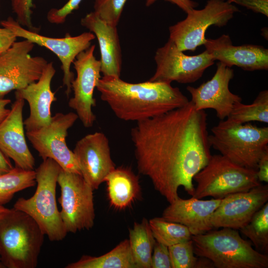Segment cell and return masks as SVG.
<instances>
[{"mask_svg": "<svg viewBox=\"0 0 268 268\" xmlns=\"http://www.w3.org/2000/svg\"><path fill=\"white\" fill-rule=\"evenodd\" d=\"M207 116L190 101L182 107L136 122L131 129L139 173L149 178L169 203L179 197L180 187L194 195L193 178L211 157Z\"/></svg>", "mask_w": 268, "mask_h": 268, "instance_id": "1", "label": "cell"}, {"mask_svg": "<svg viewBox=\"0 0 268 268\" xmlns=\"http://www.w3.org/2000/svg\"><path fill=\"white\" fill-rule=\"evenodd\" d=\"M96 88L101 99L124 121H144L182 107L190 101L179 88L167 82L148 80L133 83L120 77L103 76Z\"/></svg>", "mask_w": 268, "mask_h": 268, "instance_id": "2", "label": "cell"}, {"mask_svg": "<svg viewBox=\"0 0 268 268\" xmlns=\"http://www.w3.org/2000/svg\"><path fill=\"white\" fill-rule=\"evenodd\" d=\"M44 234L27 214L14 208L0 221V259L7 268H35Z\"/></svg>", "mask_w": 268, "mask_h": 268, "instance_id": "3", "label": "cell"}, {"mask_svg": "<svg viewBox=\"0 0 268 268\" xmlns=\"http://www.w3.org/2000/svg\"><path fill=\"white\" fill-rule=\"evenodd\" d=\"M194 253L217 268H268V256L255 250L237 230L222 228L192 235Z\"/></svg>", "mask_w": 268, "mask_h": 268, "instance_id": "4", "label": "cell"}, {"mask_svg": "<svg viewBox=\"0 0 268 268\" xmlns=\"http://www.w3.org/2000/svg\"><path fill=\"white\" fill-rule=\"evenodd\" d=\"M61 166L50 158L43 160L35 170L37 184L34 194L19 198L13 208L31 216L51 241L63 240L67 232L58 210L56 198Z\"/></svg>", "mask_w": 268, "mask_h": 268, "instance_id": "5", "label": "cell"}, {"mask_svg": "<svg viewBox=\"0 0 268 268\" xmlns=\"http://www.w3.org/2000/svg\"><path fill=\"white\" fill-rule=\"evenodd\" d=\"M208 136L210 146L233 162L257 170L258 163L268 152V127L250 123L236 124L221 120Z\"/></svg>", "mask_w": 268, "mask_h": 268, "instance_id": "6", "label": "cell"}, {"mask_svg": "<svg viewBox=\"0 0 268 268\" xmlns=\"http://www.w3.org/2000/svg\"><path fill=\"white\" fill-rule=\"evenodd\" d=\"M193 180L197 185L192 197L199 199L207 197L222 199L261 185L256 170L240 166L220 154L211 155Z\"/></svg>", "mask_w": 268, "mask_h": 268, "instance_id": "7", "label": "cell"}, {"mask_svg": "<svg viewBox=\"0 0 268 268\" xmlns=\"http://www.w3.org/2000/svg\"><path fill=\"white\" fill-rule=\"evenodd\" d=\"M238 11L236 6L227 1L208 0L204 8L191 10L185 19L170 26L169 39L181 51L194 52L204 45L205 34L209 27L225 26Z\"/></svg>", "mask_w": 268, "mask_h": 268, "instance_id": "8", "label": "cell"}, {"mask_svg": "<svg viewBox=\"0 0 268 268\" xmlns=\"http://www.w3.org/2000/svg\"><path fill=\"white\" fill-rule=\"evenodd\" d=\"M61 189L60 214L67 233L89 230L94 225V189L79 174L62 169L57 181Z\"/></svg>", "mask_w": 268, "mask_h": 268, "instance_id": "9", "label": "cell"}, {"mask_svg": "<svg viewBox=\"0 0 268 268\" xmlns=\"http://www.w3.org/2000/svg\"><path fill=\"white\" fill-rule=\"evenodd\" d=\"M78 119L75 113H58L48 125L26 132V135L43 160L52 159L63 170L81 175L73 152L66 142L67 131Z\"/></svg>", "mask_w": 268, "mask_h": 268, "instance_id": "10", "label": "cell"}, {"mask_svg": "<svg viewBox=\"0 0 268 268\" xmlns=\"http://www.w3.org/2000/svg\"><path fill=\"white\" fill-rule=\"evenodd\" d=\"M34 45L26 39L15 41L0 53V99L40 78L48 62L42 57L30 55Z\"/></svg>", "mask_w": 268, "mask_h": 268, "instance_id": "11", "label": "cell"}, {"mask_svg": "<svg viewBox=\"0 0 268 268\" xmlns=\"http://www.w3.org/2000/svg\"><path fill=\"white\" fill-rule=\"evenodd\" d=\"M156 68L151 81L191 83L197 81L214 63L206 50L195 56L185 55L169 39L155 54Z\"/></svg>", "mask_w": 268, "mask_h": 268, "instance_id": "12", "label": "cell"}, {"mask_svg": "<svg viewBox=\"0 0 268 268\" xmlns=\"http://www.w3.org/2000/svg\"><path fill=\"white\" fill-rule=\"evenodd\" d=\"M0 24L10 30L17 37L44 47L58 57L64 73L63 85L66 87V94L68 97L71 92V83L74 79L71 65L80 52L91 46L92 41L95 38V35L91 32H86L75 36L67 34L65 37L60 38L47 37L25 28L11 17L1 21Z\"/></svg>", "mask_w": 268, "mask_h": 268, "instance_id": "13", "label": "cell"}, {"mask_svg": "<svg viewBox=\"0 0 268 268\" xmlns=\"http://www.w3.org/2000/svg\"><path fill=\"white\" fill-rule=\"evenodd\" d=\"M95 45H91L80 52L72 64L76 77L71 83L73 96L68 101V106L75 111L85 128L93 126L96 117L92 111L96 106L94 91L101 78V62L94 56Z\"/></svg>", "mask_w": 268, "mask_h": 268, "instance_id": "14", "label": "cell"}, {"mask_svg": "<svg viewBox=\"0 0 268 268\" xmlns=\"http://www.w3.org/2000/svg\"><path fill=\"white\" fill-rule=\"evenodd\" d=\"M73 152L81 176L94 190L97 189L116 168L109 140L103 133L96 132L82 137L77 141Z\"/></svg>", "mask_w": 268, "mask_h": 268, "instance_id": "15", "label": "cell"}, {"mask_svg": "<svg viewBox=\"0 0 268 268\" xmlns=\"http://www.w3.org/2000/svg\"><path fill=\"white\" fill-rule=\"evenodd\" d=\"M216 65V72L210 80L198 87L188 86L186 89L196 110L213 109L217 118L223 120L227 118L234 105L242 99L229 88V82L234 76L233 69L219 62Z\"/></svg>", "mask_w": 268, "mask_h": 268, "instance_id": "16", "label": "cell"}, {"mask_svg": "<svg viewBox=\"0 0 268 268\" xmlns=\"http://www.w3.org/2000/svg\"><path fill=\"white\" fill-rule=\"evenodd\" d=\"M268 201V186L262 184L244 192L230 194L221 199L212 213L213 228L240 229Z\"/></svg>", "mask_w": 268, "mask_h": 268, "instance_id": "17", "label": "cell"}, {"mask_svg": "<svg viewBox=\"0 0 268 268\" xmlns=\"http://www.w3.org/2000/svg\"><path fill=\"white\" fill-rule=\"evenodd\" d=\"M15 98L10 112L0 123V150L14 162L15 167L32 170L35 161L28 148L24 134V100Z\"/></svg>", "mask_w": 268, "mask_h": 268, "instance_id": "18", "label": "cell"}, {"mask_svg": "<svg viewBox=\"0 0 268 268\" xmlns=\"http://www.w3.org/2000/svg\"><path fill=\"white\" fill-rule=\"evenodd\" d=\"M203 45L214 61L229 67L235 66L248 71L268 69V50L262 46H235L226 34L214 39L206 38Z\"/></svg>", "mask_w": 268, "mask_h": 268, "instance_id": "19", "label": "cell"}, {"mask_svg": "<svg viewBox=\"0 0 268 268\" xmlns=\"http://www.w3.org/2000/svg\"><path fill=\"white\" fill-rule=\"evenodd\" d=\"M55 73L53 63H48L37 81L15 92V98L23 99L29 104V116L23 122L26 132L39 129L51 122V105L57 100L51 87Z\"/></svg>", "mask_w": 268, "mask_h": 268, "instance_id": "20", "label": "cell"}, {"mask_svg": "<svg viewBox=\"0 0 268 268\" xmlns=\"http://www.w3.org/2000/svg\"><path fill=\"white\" fill-rule=\"evenodd\" d=\"M221 200L214 198L202 200L193 197L183 199L179 197L164 210L162 217L186 226L192 235L202 234L213 228L210 218Z\"/></svg>", "mask_w": 268, "mask_h": 268, "instance_id": "21", "label": "cell"}, {"mask_svg": "<svg viewBox=\"0 0 268 268\" xmlns=\"http://www.w3.org/2000/svg\"><path fill=\"white\" fill-rule=\"evenodd\" d=\"M80 23L93 33L98 40L103 76L120 77L122 57L117 26L104 21L94 11L82 18Z\"/></svg>", "mask_w": 268, "mask_h": 268, "instance_id": "22", "label": "cell"}, {"mask_svg": "<svg viewBox=\"0 0 268 268\" xmlns=\"http://www.w3.org/2000/svg\"><path fill=\"white\" fill-rule=\"evenodd\" d=\"M105 182L110 203L116 209L129 206L140 195L138 178L129 168H115L107 175Z\"/></svg>", "mask_w": 268, "mask_h": 268, "instance_id": "23", "label": "cell"}, {"mask_svg": "<svg viewBox=\"0 0 268 268\" xmlns=\"http://www.w3.org/2000/svg\"><path fill=\"white\" fill-rule=\"evenodd\" d=\"M66 268H136L129 239L121 242L107 253L99 257L83 255Z\"/></svg>", "mask_w": 268, "mask_h": 268, "instance_id": "24", "label": "cell"}, {"mask_svg": "<svg viewBox=\"0 0 268 268\" xmlns=\"http://www.w3.org/2000/svg\"><path fill=\"white\" fill-rule=\"evenodd\" d=\"M129 243L136 268H151L152 254L155 242L148 220L134 222L129 230Z\"/></svg>", "mask_w": 268, "mask_h": 268, "instance_id": "25", "label": "cell"}, {"mask_svg": "<svg viewBox=\"0 0 268 268\" xmlns=\"http://www.w3.org/2000/svg\"><path fill=\"white\" fill-rule=\"evenodd\" d=\"M226 120L236 124L254 121L268 123V90L260 92L250 104H235Z\"/></svg>", "mask_w": 268, "mask_h": 268, "instance_id": "26", "label": "cell"}, {"mask_svg": "<svg viewBox=\"0 0 268 268\" xmlns=\"http://www.w3.org/2000/svg\"><path fill=\"white\" fill-rule=\"evenodd\" d=\"M36 184L35 171L14 167L10 171L0 175V204L7 203L16 193Z\"/></svg>", "mask_w": 268, "mask_h": 268, "instance_id": "27", "label": "cell"}, {"mask_svg": "<svg viewBox=\"0 0 268 268\" xmlns=\"http://www.w3.org/2000/svg\"><path fill=\"white\" fill-rule=\"evenodd\" d=\"M148 223L155 241L167 247L192 239L189 229L182 224L162 217L150 219Z\"/></svg>", "mask_w": 268, "mask_h": 268, "instance_id": "28", "label": "cell"}, {"mask_svg": "<svg viewBox=\"0 0 268 268\" xmlns=\"http://www.w3.org/2000/svg\"><path fill=\"white\" fill-rule=\"evenodd\" d=\"M240 231L248 238L257 251H268V203H266L253 215Z\"/></svg>", "mask_w": 268, "mask_h": 268, "instance_id": "29", "label": "cell"}, {"mask_svg": "<svg viewBox=\"0 0 268 268\" xmlns=\"http://www.w3.org/2000/svg\"><path fill=\"white\" fill-rule=\"evenodd\" d=\"M172 268H198L199 259L195 256L191 239L168 247Z\"/></svg>", "mask_w": 268, "mask_h": 268, "instance_id": "30", "label": "cell"}, {"mask_svg": "<svg viewBox=\"0 0 268 268\" xmlns=\"http://www.w3.org/2000/svg\"><path fill=\"white\" fill-rule=\"evenodd\" d=\"M127 0H95L94 12L106 23L117 26Z\"/></svg>", "mask_w": 268, "mask_h": 268, "instance_id": "31", "label": "cell"}, {"mask_svg": "<svg viewBox=\"0 0 268 268\" xmlns=\"http://www.w3.org/2000/svg\"><path fill=\"white\" fill-rule=\"evenodd\" d=\"M33 0H11V3L13 11L16 16V21L23 27L37 33L38 29L33 26L31 20Z\"/></svg>", "mask_w": 268, "mask_h": 268, "instance_id": "32", "label": "cell"}, {"mask_svg": "<svg viewBox=\"0 0 268 268\" xmlns=\"http://www.w3.org/2000/svg\"><path fill=\"white\" fill-rule=\"evenodd\" d=\"M82 0H68L59 8H52L48 12L47 17L49 22L54 24L63 23L72 11L78 8Z\"/></svg>", "mask_w": 268, "mask_h": 268, "instance_id": "33", "label": "cell"}, {"mask_svg": "<svg viewBox=\"0 0 268 268\" xmlns=\"http://www.w3.org/2000/svg\"><path fill=\"white\" fill-rule=\"evenodd\" d=\"M151 268H172L168 247L155 241L152 254Z\"/></svg>", "mask_w": 268, "mask_h": 268, "instance_id": "34", "label": "cell"}, {"mask_svg": "<svg viewBox=\"0 0 268 268\" xmlns=\"http://www.w3.org/2000/svg\"><path fill=\"white\" fill-rule=\"evenodd\" d=\"M229 3H235L245 7L256 13L268 16V0H228Z\"/></svg>", "mask_w": 268, "mask_h": 268, "instance_id": "35", "label": "cell"}, {"mask_svg": "<svg viewBox=\"0 0 268 268\" xmlns=\"http://www.w3.org/2000/svg\"><path fill=\"white\" fill-rule=\"evenodd\" d=\"M17 38L10 30L3 27L0 28V53L10 47Z\"/></svg>", "mask_w": 268, "mask_h": 268, "instance_id": "36", "label": "cell"}, {"mask_svg": "<svg viewBox=\"0 0 268 268\" xmlns=\"http://www.w3.org/2000/svg\"><path fill=\"white\" fill-rule=\"evenodd\" d=\"M157 0H146V6H149ZM176 4L186 13L191 10L197 7L198 3L192 0H165Z\"/></svg>", "mask_w": 268, "mask_h": 268, "instance_id": "37", "label": "cell"}, {"mask_svg": "<svg viewBox=\"0 0 268 268\" xmlns=\"http://www.w3.org/2000/svg\"><path fill=\"white\" fill-rule=\"evenodd\" d=\"M257 175L260 182H268V152L263 156L258 163Z\"/></svg>", "mask_w": 268, "mask_h": 268, "instance_id": "38", "label": "cell"}, {"mask_svg": "<svg viewBox=\"0 0 268 268\" xmlns=\"http://www.w3.org/2000/svg\"><path fill=\"white\" fill-rule=\"evenodd\" d=\"M13 168L9 158L0 150V175L10 171Z\"/></svg>", "mask_w": 268, "mask_h": 268, "instance_id": "39", "label": "cell"}, {"mask_svg": "<svg viewBox=\"0 0 268 268\" xmlns=\"http://www.w3.org/2000/svg\"><path fill=\"white\" fill-rule=\"evenodd\" d=\"M11 102V100L8 99H0V123L8 115L10 111V109L6 108Z\"/></svg>", "mask_w": 268, "mask_h": 268, "instance_id": "40", "label": "cell"}, {"mask_svg": "<svg viewBox=\"0 0 268 268\" xmlns=\"http://www.w3.org/2000/svg\"><path fill=\"white\" fill-rule=\"evenodd\" d=\"M10 209L3 206L2 204H0V221L9 212Z\"/></svg>", "mask_w": 268, "mask_h": 268, "instance_id": "41", "label": "cell"}, {"mask_svg": "<svg viewBox=\"0 0 268 268\" xmlns=\"http://www.w3.org/2000/svg\"><path fill=\"white\" fill-rule=\"evenodd\" d=\"M0 268H5L0 259Z\"/></svg>", "mask_w": 268, "mask_h": 268, "instance_id": "42", "label": "cell"}]
</instances>
